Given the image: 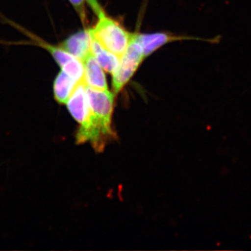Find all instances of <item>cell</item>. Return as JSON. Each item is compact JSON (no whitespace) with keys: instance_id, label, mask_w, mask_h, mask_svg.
I'll return each instance as SVG.
<instances>
[{"instance_id":"6da1fadb","label":"cell","mask_w":251,"mask_h":251,"mask_svg":"<svg viewBox=\"0 0 251 251\" xmlns=\"http://www.w3.org/2000/svg\"><path fill=\"white\" fill-rule=\"evenodd\" d=\"M85 90L92 116L84 141L90 142L95 151L100 152L109 140L116 137L111 126L115 95L108 90H97L86 85Z\"/></svg>"},{"instance_id":"7a4b0ae2","label":"cell","mask_w":251,"mask_h":251,"mask_svg":"<svg viewBox=\"0 0 251 251\" xmlns=\"http://www.w3.org/2000/svg\"><path fill=\"white\" fill-rule=\"evenodd\" d=\"M98 18V22L88 29L89 32L105 49L121 58L129 45L133 34L105 14Z\"/></svg>"},{"instance_id":"3957f363","label":"cell","mask_w":251,"mask_h":251,"mask_svg":"<svg viewBox=\"0 0 251 251\" xmlns=\"http://www.w3.org/2000/svg\"><path fill=\"white\" fill-rule=\"evenodd\" d=\"M145 58L143 46L137 39V34H133L129 45L120 58L119 67L112 74V88L115 94L126 85Z\"/></svg>"},{"instance_id":"277c9868","label":"cell","mask_w":251,"mask_h":251,"mask_svg":"<svg viewBox=\"0 0 251 251\" xmlns=\"http://www.w3.org/2000/svg\"><path fill=\"white\" fill-rule=\"evenodd\" d=\"M66 104L73 118L79 124L76 133V138H78L88 128L92 116L84 80L79 82Z\"/></svg>"},{"instance_id":"5b68a950","label":"cell","mask_w":251,"mask_h":251,"mask_svg":"<svg viewBox=\"0 0 251 251\" xmlns=\"http://www.w3.org/2000/svg\"><path fill=\"white\" fill-rule=\"evenodd\" d=\"M84 82L85 85L97 90H108L106 77L103 68L97 62L92 52L84 59Z\"/></svg>"},{"instance_id":"8992f818","label":"cell","mask_w":251,"mask_h":251,"mask_svg":"<svg viewBox=\"0 0 251 251\" xmlns=\"http://www.w3.org/2000/svg\"><path fill=\"white\" fill-rule=\"evenodd\" d=\"M92 36L88 29L73 34L61 44V47L73 56L83 62L91 52Z\"/></svg>"},{"instance_id":"52a82bcc","label":"cell","mask_w":251,"mask_h":251,"mask_svg":"<svg viewBox=\"0 0 251 251\" xmlns=\"http://www.w3.org/2000/svg\"><path fill=\"white\" fill-rule=\"evenodd\" d=\"M137 39L143 48L144 56L148 57L150 54L159 49L173 41L184 40L186 39L184 36L173 35L166 33H156L151 34H137Z\"/></svg>"},{"instance_id":"ba28073f","label":"cell","mask_w":251,"mask_h":251,"mask_svg":"<svg viewBox=\"0 0 251 251\" xmlns=\"http://www.w3.org/2000/svg\"><path fill=\"white\" fill-rule=\"evenodd\" d=\"M91 52L100 64V67L103 68V70L109 74H113L119 67L120 59L115 54L105 49L97 39H94L92 36Z\"/></svg>"},{"instance_id":"9c48e42d","label":"cell","mask_w":251,"mask_h":251,"mask_svg":"<svg viewBox=\"0 0 251 251\" xmlns=\"http://www.w3.org/2000/svg\"><path fill=\"white\" fill-rule=\"evenodd\" d=\"M79 82L61 71L54 81L53 93L57 102L60 104L67 103Z\"/></svg>"},{"instance_id":"30bf717a","label":"cell","mask_w":251,"mask_h":251,"mask_svg":"<svg viewBox=\"0 0 251 251\" xmlns=\"http://www.w3.org/2000/svg\"><path fill=\"white\" fill-rule=\"evenodd\" d=\"M36 41H38L39 46L45 49L46 50L49 51L54 60L56 61V62L59 64L61 69H64L74 59H77L72 54L68 52L67 51H66L65 50L63 49L61 46L57 47V46L50 45V44H47L44 41L38 40V39Z\"/></svg>"},{"instance_id":"8fae6325","label":"cell","mask_w":251,"mask_h":251,"mask_svg":"<svg viewBox=\"0 0 251 251\" xmlns=\"http://www.w3.org/2000/svg\"><path fill=\"white\" fill-rule=\"evenodd\" d=\"M69 1H71L73 6L76 10L77 14L80 16L82 23H86V21H87V16H86L85 9V1L86 0H69Z\"/></svg>"},{"instance_id":"7c38bea8","label":"cell","mask_w":251,"mask_h":251,"mask_svg":"<svg viewBox=\"0 0 251 251\" xmlns=\"http://www.w3.org/2000/svg\"><path fill=\"white\" fill-rule=\"evenodd\" d=\"M86 1H87V3L90 4L91 8L93 10L94 14L97 15L98 17L101 16V15L105 14V12H104V11L103 9H102L101 6H100V5L99 4L97 0H86Z\"/></svg>"}]
</instances>
